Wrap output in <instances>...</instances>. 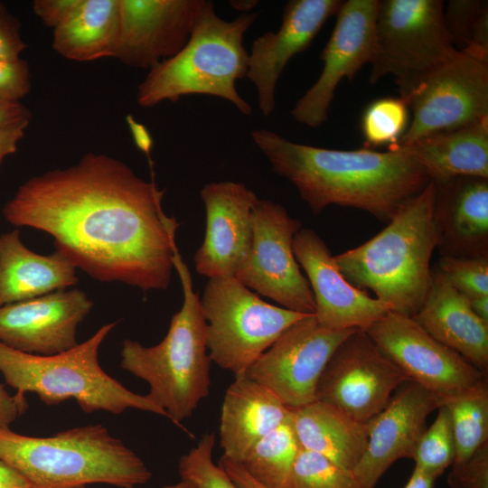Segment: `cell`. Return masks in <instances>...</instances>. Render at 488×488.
<instances>
[{"mask_svg": "<svg viewBox=\"0 0 488 488\" xmlns=\"http://www.w3.org/2000/svg\"><path fill=\"white\" fill-rule=\"evenodd\" d=\"M290 413L268 389L246 374L236 376L221 404L222 457L240 464L256 443L287 420Z\"/></svg>", "mask_w": 488, "mask_h": 488, "instance_id": "obj_24", "label": "cell"}, {"mask_svg": "<svg viewBox=\"0 0 488 488\" xmlns=\"http://www.w3.org/2000/svg\"><path fill=\"white\" fill-rule=\"evenodd\" d=\"M450 414L455 444L452 466L466 461L488 443V388L486 379L456 396L445 400Z\"/></svg>", "mask_w": 488, "mask_h": 488, "instance_id": "obj_30", "label": "cell"}, {"mask_svg": "<svg viewBox=\"0 0 488 488\" xmlns=\"http://www.w3.org/2000/svg\"><path fill=\"white\" fill-rule=\"evenodd\" d=\"M434 183L440 255L488 258V178L458 176Z\"/></svg>", "mask_w": 488, "mask_h": 488, "instance_id": "obj_22", "label": "cell"}, {"mask_svg": "<svg viewBox=\"0 0 488 488\" xmlns=\"http://www.w3.org/2000/svg\"><path fill=\"white\" fill-rule=\"evenodd\" d=\"M447 483L452 488H488V443L461 465L452 466Z\"/></svg>", "mask_w": 488, "mask_h": 488, "instance_id": "obj_37", "label": "cell"}, {"mask_svg": "<svg viewBox=\"0 0 488 488\" xmlns=\"http://www.w3.org/2000/svg\"><path fill=\"white\" fill-rule=\"evenodd\" d=\"M339 0H291L284 7L276 32L254 40L249 52L246 78L256 88L261 114L269 117L276 108V88L289 61L304 52L324 23L338 12Z\"/></svg>", "mask_w": 488, "mask_h": 488, "instance_id": "obj_20", "label": "cell"}, {"mask_svg": "<svg viewBox=\"0 0 488 488\" xmlns=\"http://www.w3.org/2000/svg\"><path fill=\"white\" fill-rule=\"evenodd\" d=\"M0 461L33 488H83L93 483L133 488L152 478L144 461L101 424L47 437L0 428Z\"/></svg>", "mask_w": 488, "mask_h": 488, "instance_id": "obj_4", "label": "cell"}, {"mask_svg": "<svg viewBox=\"0 0 488 488\" xmlns=\"http://www.w3.org/2000/svg\"><path fill=\"white\" fill-rule=\"evenodd\" d=\"M207 0H119V29L113 58L150 70L188 42Z\"/></svg>", "mask_w": 488, "mask_h": 488, "instance_id": "obj_16", "label": "cell"}, {"mask_svg": "<svg viewBox=\"0 0 488 488\" xmlns=\"http://www.w3.org/2000/svg\"><path fill=\"white\" fill-rule=\"evenodd\" d=\"M299 448L289 417L256 443L239 465L262 486L285 488Z\"/></svg>", "mask_w": 488, "mask_h": 488, "instance_id": "obj_29", "label": "cell"}, {"mask_svg": "<svg viewBox=\"0 0 488 488\" xmlns=\"http://www.w3.org/2000/svg\"><path fill=\"white\" fill-rule=\"evenodd\" d=\"M116 324H104L84 343L50 356L22 352L0 342V372L16 392H33L49 406L74 399L86 413L136 408L168 418L145 395L129 390L100 366L99 347Z\"/></svg>", "mask_w": 488, "mask_h": 488, "instance_id": "obj_7", "label": "cell"}, {"mask_svg": "<svg viewBox=\"0 0 488 488\" xmlns=\"http://www.w3.org/2000/svg\"><path fill=\"white\" fill-rule=\"evenodd\" d=\"M83 488H85V487H83ZM160 488H194V486L191 483H189L187 481L180 480L176 483L168 484V485H165V486H162Z\"/></svg>", "mask_w": 488, "mask_h": 488, "instance_id": "obj_50", "label": "cell"}, {"mask_svg": "<svg viewBox=\"0 0 488 488\" xmlns=\"http://www.w3.org/2000/svg\"><path fill=\"white\" fill-rule=\"evenodd\" d=\"M355 330L359 329H327L314 314H306L289 326L245 374L288 408L305 406L316 400V387L328 361Z\"/></svg>", "mask_w": 488, "mask_h": 488, "instance_id": "obj_12", "label": "cell"}, {"mask_svg": "<svg viewBox=\"0 0 488 488\" xmlns=\"http://www.w3.org/2000/svg\"><path fill=\"white\" fill-rule=\"evenodd\" d=\"M290 410V420L301 448L352 471L367 445L368 423L357 421L319 400Z\"/></svg>", "mask_w": 488, "mask_h": 488, "instance_id": "obj_27", "label": "cell"}, {"mask_svg": "<svg viewBox=\"0 0 488 488\" xmlns=\"http://www.w3.org/2000/svg\"><path fill=\"white\" fill-rule=\"evenodd\" d=\"M118 29L119 0H82L75 13L53 29L52 48L76 61L113 57Z\"/></svg>", "mask_w": 488, "mask_h": 488, "instance_id": "obj_28", "label": "cell"}, {"mask_svg": "<svg viewBox=\"0 0 488 488\" xmlns=\"http://www.w3.org/2000/svg\"><path fill=\"white\" fill-rule=\"evenodd\" d=\"M251 138L272 170L290 182L314 215L329 205L364 211L389 223L399 207L431 181L399 149L337 150L293 142L268 129Z\"/></svg>", "mask_w": 488, "mask_h": 488, "instance_id": "obj_2", "label": "cell"}, {"mask_svg": "<svg viewBox=\"0 0 488 488\" xmlns=\"http://www.w3.org/2000/svg\"><path fill=\"white\" fill-rule=\"evenodd\" d=\"M379 0H348L336 13L332 34L321 52L323 69L314 85L291 110L295 120L318 127L328 117L334 92L343 79H352L371 63L376 48L375 24Z\"/></svg>", "mask_w": 488, "mask_h": 488, "instance_id": "obj_15", "label": "cell"}, {"mask_svg": "<svg viewBox=\"0 0 488 488\" xmlns=\"http://www.w3.org/2000/svg\"><path fill=\"white\" fill-rule=\"evenodd\" d=\"M437 478L435 474L415 467L404 488H434Z\"/></svg>", "mask_w": 488, "mask_h": 488, "instance_id": "obj_47", "label": "cell"}, {"mask_svg": "<svg viewBox=\"0 0 488 488\" xmlns=\"http://www.w3.org/2000/svg\"><path fill=\"white\" fill-rule=\"evenodd\" d=\"M388 149L408 154L434 182L458 176L488 178V117Z\"/></svg>", "mask_w": 488, "mask_h": 488, "instance_id": "obj_26", "label": "cell"}, {"mask_svg": "<svg viewBox=\"0 0 488 488\" xmlns=\"http://www.w3.org/2000/svg\"><path fill=\"white\" fill-rule=\"evenodd\" d=\"M218 465L224 469L239 488H266L253 480L237 463L221 456Z\"/></svg>", "mask_w": 488, "mask_h": 488, "instance_id": "obj_44", "label": "cell"}, {"mask_svg": "<svg viewBox=\"0 0 488 488\" xmlns=\"http://www.w3.org/2000/svg\"><path fill=\"white\" fill-rule=\"evenodd\" d=\"M438 407L430 392L412 381L399 390L368 422L367 445L352 471L357 488H375L397 460L411 459L427 417Z\"/></svg>", "mask_w": 488, "mask_h": 488, "instance_id": "obj_21", "label": "cell"}, {"mask_svg": "<svg viewBox=\"0 0 488 488\" xmlns=\"http://www.w3.org/2000/svg\"><path fill=\"white\" fill-rule=\"evenodd\" d=\"M409 124V108L402 97H386L375 99L364 109L361 129L363 147L372 149L397 145Z\"/></svg>", "mask_w": 488, "mask_h": 488, "instance_id": "obj_31", "label": "cell"}, {"mask_svg": "<svg viewBox=\"0 0 488 488\" xmlns=\"http://www.w3.org/2000/svg\"><path fill=\"white\" fill-rule=\"evenodd\" d=\"M463 53L488 63V2L483 5Z\"/></svg>", "mask_w": 488, "mask_h": 488, "instance_id": "obj_41", "label": "cell"}, {"mask_svg": "<svg viewBox=\"0 0 488 488\" xmlns=\"http://www.w3.org/2000/svg\"><path fill=\"white\" fill-rule=\"evenodd\" d=\"M486 1L450 0L444 5L446 31L455 48L461 52L468 43L473 29Z\"/></svg>", "mask_w": 488, "mask_h": 488, "instance_id": "obj_36", "label": "cell"}, {"mask_svg": "<svg viewBox=\"0 0 488 488\" xmlns=\"http://www.w3.org/2000/svg\"><path fill=\"white\" fill-rule=\"evenodd\" d=\"M475 315L488 324V296H481L468 300Z\"/></svg>", "mask_w": 488, "mask_h": 488, "instance_id": "obj_48", "label": "cell"}, {"mask_svg": "<svg viewBox=\"0 0 488 488\" xmlns=\"http://www.w3.org/2000/svg\"><path fill=\"white\" fill-rule=\"evenodd\" d=\"M257 16L242 14L227 21L218 15L212 2L206 1L186 44L151 68L138 85V105L152 108L183 96L209 95L251 115L252 108L238 92L236 82L247 76L249 52L243 40Z\"/></svg>", "mask_w": 488, "mask_h": 488, "instance_id": "obj_6", "label": "cell"}, {"mask_svg": "<svg viewBox=\"0 0 488 488\" xmlns=\"http://www.w3.org/2000/svg\"><path fill=\"white\" fill-rule=\"evenodd\" d=\"M414 320L433 338L462 355L479 371L488 370V324L436 267L428 293Z\"/></svg>", "mask_w": 488, "mask_h": 488, "instance_id": "obj_23", "label": "cell"}, {"mask_svg": "<svg viewBox=\"0 0 488 488\" xmlns=\"http://www.w3.org/2000/svg\"><path fill=\"white\" fill-rule=\"evenodd\" d=\"M297 263L307 276L318 324L331 330H365L391 306L352 286L339 270L326 243L312 229L302 228L293 240Z\"/></svg>", "mask_w": 488, "mask_h": 488, "instance_id": "obj_17", "label": "cell"}, {"mask_svg": "<svg viewBox=\"0 0 488 488\" xmlns=\"http://www.w3.org/2000/svg\"><path fill=\"white\" fill-rule=\"evenodd\" d=\"M82 0H35L34 14L48 27L53 29L65 23L78 9Z\"/></svg>", "mask_w": 488, "mask_h": 488, "instance_id": "obj_40", "label": "cell"}, {"mask_svg": "<svg viewBox=\"0 0 488 488\" xmlns=\"http://www.w3.org/2000/svg\"><path fill=\"white\" fill-rule=\"evenodd\" d=\"M31 90L30 70L26 61H0V101L20 102Z\"/></svg>", "mask_w": 488, "mask_h": 488, "instance_id": "obj_38", "label": "cell"}, {"mask_svg": "<svg viewBox=\"0 0 488 488\" xmlns=\"http://www.w3.org/2000/svg\"><path fill=\"white\" fill-rule=\"evenodd\" d=\"M251 223L250 251L234 277L283 308L314 314L313 293L293 250V240L302 222L291 217L282 205L259 199Z\"/></svg>", "mask_w": 488, "mask_h": 488, "instance_id": "obj_10", "label": "cell"}, {"mask_svg": "<svg viewBox=\"0 0 488 488\" xmlns=\"http://www.w3.org/2000/svg\"><path fill=\"white\" fill-rule=\"evenodd\" d=\"M31 119H23L0 127V164L9 155L14 154L24 136Z\"/></svg>", "mask_w": 488, "mask_h": 488, "instance_id": "obj_43", "label": "cell"}, {"mask_svg": "<svg viewBox=\"0 0 488 488\" xmlns=\"http://www.w3.org/2000/svg\"><path fill=\"white\" fill-rule=\"evenodd\" d=\"M441 0H381L370 82L391 75L407 98L458 52L446 31Z\"/></svg>", "mask_w": 488, "mask_h": 488, "instance_id": "obj_9", "label": "cell"}, {"mask_svg": "<svg viewBox=\"0 0 488 488\" xmlns=\"http://www.w3.org/2000/svg\"><path fill=\"white\" fill-rule=\"evenodd\" d=\"M258 1L257 0H231L230 5L236 10L241 12L251 11L257 5Z\"/></svg>", "mask_w": 488, "mask_h": 488, "instance_id": "obj_49", "label": "cell"}, {"mask_svg": "<svg viewBox=\"0 0 488 488\" xmlns=\"http://www.w3.org/2000/svg\"><path fill=\"white\" fill-rule=\"evenodd\" d=\"M93 307L80 289L59 290L0 307V342L29 354L50 356L79 343L77 330Z\"/></svg>", "mask_w": 488, "mask_h": 488, "instance_id": "obj_19", "label": "cell"}, {"mask_svg": "<svg viewBox=\"0 0 488 488\" xmlns=\"http://www.w3.org/2000/svg\"><path fill=\"white\" fill-rule=\"evenodd\" d=\"M204 239L193 256L195 270L208 278L234 277L252 243V212L258 202L246 184L231 181L205 183Z\"/></svg>", "mask_w": 488, "mask_h": 488, "instance_id": "obj_18", "label": "cell"}, {"mask_svg": "<svg viewBox=\"0 0 488 488\" xmlns=\"http://www.w3.org/2000/svg\"><path fill=\"white\" fill-rule=\"evenodd\" d=\"M31 118V111L21 102L7 103L0 101V127Z\"/></svg>", "mask_w": 488, "mask_h": 488, "instance_id": "obj_45", "label": "cell"}, {"mask_svg": "<svg viewBox=\"0 0 488 488\" xmlns=\"http://www.w3.org/2000/svg\"><path fill=\"white\" fill-rule=\"evenodd\" d=\"M408 378L363 330L336 348L316 387V400L368 423Z\"/></svg>", "mask_w": 488, "mask_h": 488, "instance_id": "obj_11", "label": "cell"}, {"mask_svg": "<svg viewBox=\"0 0 488 488\" xmlns=\"http://www.w3.org/2000/svg\"><path fill=\"white\" fill-rule=\"evenodd\" d=\"M25 48L18 20L0 3V61L19 59Z\"/></svg>", "mask_w": 488, "mask_h": 488, "instance_id": "obj_39", "label": "cell"}, {"mask_svg": "<svg viewBox=\"0 0 488 488\" xmlns=\"http://www.w3.org/2000/svg\"><path fill=\"white\" fill-rule=\"evenodd\" d=\"M433 181L407 200L387 226L363 244L333 256L343 277L371 291L391 311L413 317L431 285L430 260L437 247Z\"/></svg>", "mask_w": 488, "mask_h": 488, "instance_id": "obj_3", "label": "cell"}, {"mask_svg": "<svg viewBox=\"0 0 488 488\" xmlns=\"http://www.w3.org/2000/svg\"><path fill=\"white\" fill-rule=\"evenodd\" d=\"M174 265L183 293L181 309L173 315L167 333L159 343L145 346L126 339L120 367L145 381L149 386L145 396L181 427V422L190 418L210 394L211 361L201 300L178 249Z\"/></svg>", "mask_w": 488, "mask_h": 488, "instance_id": "obj_5", "label": "cell"}, {"mask_svg": "<svg viewBox=\"0 0 488 488\" xmlns=\"http://www.w3.org/2000/svg\"><path fill=\"white\" fill-rule=\"evenodd\" d=\"M77 267L55 250L41 255L28 249L20 231L0 235V307L74 286Z\"/></svg>", "mask_w": 488, "mask_h": 488, "instance_id": "obj_25", "label": "cell"}, {"mask_svg": "<svg viewBox=\"0 0 488 488\" xmlns=\"http://www.w3.org/2000/svg\"><path fill=\"white\" fill-rule=\"evenodd\" d=\"M431 426L422 433L411 459L415 467L439 477L453 465L455 444L448 409L438 407Z\"/></svg>", "mask_w": 488, "mask_h": 488, "instance_id": "obj_32", "label": "cell"}, {"mask_svg": "<svg viewBox=\"0 0 488 488\" xmlns=\"http://www.w3.org/2000/svg\"><path fill=\"white\" fill-rule=\"evenodd\" d=\"M363 331L439 406L486 379V373L433 338L413 317L389 311Z\"/></svg>", "mask_w": 488, "mask_h": 488, "instance_id": "obj_14", "label": "cell"}, {"mask_svg": "<svg viewBox=\"0 0 488 488\" xmlns=\"http://www.w3.org/2000/svg\"><path fill=\"white\" fill-rule=\"evenodd\" d=\"M163 196L124 162L88 153L70 167L28 179L3 215L49 234L55 250L96 280L165 290L179 223L164 212Z\"/></svg>", "mask_w": 488, "mask_h": 488, "instance_id": "obj_1", "label": "cell"}, {"mask_svg": "<svg viewBox=\"0 0 488 488\" xmlns=\"http://www.w3.org/2000/svg\"><path fill=\"white\" fill-rule=\"evenodd\" d=\"M436 267L467 300L488 296V258L440 256Z\"/></svg>", "mask_w": 488, "mask_h": 488, "instance_id": "obj_35", "label": "cell"}, {"mask_svg": "<svg viewBox=\"0 0 488 488\" xmlns=\"http://www.w3.org/2000/svg\"><path fill=\"white\" fill-rule=\"evenodd\" d=\"M200 300L209 357L234 377L306 315L264 301L234 277L209 278Z\"/></svg>", "mask_w": 488, "mask_h": 488, "instance_id": "obj_8", "label": "cell"}, {"mask_svg": "<svg viewBox=\"0 0 488 488\" xmlns=\"http://www.w3.org/2000/svg\"><path fill=\"white\" fill-rule=\"evenodd\" d=\"M0 488H33L16 470L0 461Z\"/></svg>", "mask_w": 488, "mask_h": 488, "instance_id": "obj_46", "label": "cell"}, {"mask_svg": "<svg viewBox=\"0 0 488 488\" xmlns=\"http://www.w3.org/2000/svg\"><path fill=\"white\" fill-rule=\"evenodd\" d=\"M23 394L10 395L0 383V428H6L27 409Z\"/></svg>", "mask_w": 488, "mask_h": 488, "instance_id": "obj_42", "label": "cell"}, {"mask_svg": "<svg viewBox=\"0 0 488 488\" xmlns=\"http://www.w3.org/2000/svg\"><path fill=\"white\" fill-rule=\"evenodd\" d=\"M285 488H357L352 471L299 448Z\"/></svg>", "mask_w": 488, "mask_h": 488, "instance_id": "obj_33", "label": "cell"}, {"mask_svg": "<svg viewBox=\"0 0 488 488\" xmlns=\"http://www.w3.org/2000/svg\"><path fill=\"white\" fill-rule=\"evenodd\" d=\"M404 99L412 117L399 145L475 123L488 117V63L459 52Z\"/></svg>", "mask_w": 488, "mask_h": 488, "instance_id": "obj_13", "label": "cell"}, {"mask_svg": "<svg viewBox=\"0 0 488 488\" xmlns=\"http://www.w3.org/2000/svg\"><path fill=\"white\" fill-rule=\"evenodd\" d=\"M214 434L206 433L182 455L178 465L180 480L191 483L194 488H239L224 469L214 464Z\"/></svg>", "mask_w": 488, "mask_h": 488, "instance_id": "obj_34", "label": "cell"}]
</instances>
